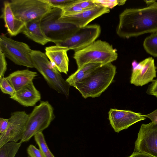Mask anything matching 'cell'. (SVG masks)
I'll list each match as a JSON object with an SVG mask.
<instances>
[{
	"instance_id": "cell-1",
	"label": "cell",
	"mask_w": 157,
	"mask_h": 157,
	"mask_svg": "<svg viewBox=\"0 0 157 157\" xmlns=\"http://www.w3.org/2000/svg\"><path fill=\"white\" fill-rule=\"evenodd\" d=\"M116 32L125 39L157 32V2L142 8L124 10L119 15Z\"/></svg>"
},
{
	"instance_id": "cell-2",
	"label": "cell",
	"mask_w": 157,
	"mask_h": 157,
	"mask_svg": "<svg viewBox=\"0 0 157 157\" xmlns=\"http://www.w3.org/2000/svg\"><path fill=\"white\" fill-rule=\"evenodd\" d=\"M116 67L111 63L103 65L94 70L87 77L75 83V87L85 98L99 96L112 82Z\"/></svg>"
},
{
	"instance_id": "cell-3",
	"label": "cell",
	"mask_w": 157,
	"mask_h": 157,
	"mask_svg": "<svg viewBox=\"0 0 157 157\" xmlns=\"http://www.w3.org/2000/svg\"><path fill=\"white\" fill-rule=\"evenodd\" d=\"M117 57L116 50L112 45L101 40H96L84 49L75 52L73 56L77 69L89 63H98L105 65L111 63Z\"/></svg>"
},
{
	"instance_id": "cell-4",
	"label": "cell",
	"mask_w": 157,
	"mask_h": 157,
	"mask_svg": "<svg viewBox=\"0 0 157 157\" xmlns=\"http://www.w3.org/2000/svg\"><path fill=\"white\" fill-rule=\"evenodd\" d=\"M62 10L52 8L42 18V29L50 42L56 43L63 41L75 34L80 28L60 18Z\"/></svg>"
},
{
	"instance_id": "cell-5",
	"label": "cell",
	"mask_w": 157,
	"mask_h": 157,
	"mask_svg": "<svg viewBox=\"0 0 157 157\" xmlns=\"http://www.w3.org/2000/svg\"><path fill=\"white\" fill-rule=\"evenodd\" d=\"M31 56L34 68L42 75L49 87L68 98L70 85L48 60L45 54L33 50Z\"/></svg>"
},
{
	"instance_id": "cell-6",
	"label": "cell",
	"mask_w": 157,
	"mask_h": 157,
	"mask_svg": "<svg viewBox=\"0 0 157 157\" xmlns=\"http://www.w3.org/2000/svg\"><path fill=\"white\" fill-rule=\"evenodd\" d=\"M55 117L54 109L48 101H42L29 114L22 143L29 141L36 133L47 128Z\"/></svg>"
},
{
	"instance_id": "cell-7",
	"label": "cell",
	"mask_w": 157,
	"mask_h": 157,
	"mask_svg": "<svg viewBox=\"0 0 157 157\" xmlns=\"http://www.w3.org/2000/svg\"><path fill=\"white\" fill-rule=\"evenodd\" d=\"M32 50L25 43L14 40L3 34L0 36V51L16 65L34 68L31 56Z\"/></svg>"
},
{
	"instance_id": "cell-8",
	"label": "cell",
	"mask_w": 157,
	"mask_h": 157,
	"mask_svg": "<svg viewBox=\"0 0 157 157\" xmlns=\"http://www.w3.org/2000/svg\"><path fill=\"white\" fill-rule=\"evenodd\" d=\"M10 3L16 17L25 23L43 17L52 8L43 0H11Z\"/></svg>"
},
{
	"instance_id": "cell-9",
	"label": "cell",
	"mask_w": 157,
	"mask_h": 157,
	"mask_svg": "<svg viewBox=\"0 0 157 157\" xmlns=\"http://www.w3.org/2000/svg\"><path fill=\"white\" fill-rule=\"evenodd\" d=\"M101 32L99 25H88L80 28L73 35L65 40L55 44L67 47L69 50H73L75 52L86 47L96 41Z\"/></svg>"
},
{
	"instance_id": "cell-10",
	"label": "cell",
	"mask_w": 157,
	"mask_h": 157,
	"mask_svg": "<svg viewBox=\"0 0 157 157\" xmlns=\"http://www.w3.org/2000/svg\"><path fill=\"white\" fill-rule=\"evenodd\" d=\"M133 152H140L157 157V124H142L135 143Z\"/></svg>"
},
{
	"instance_id": "cell-11",
	"label": "cell",
	"mask_w": 157,
	"mask_h": 157,
	"mask_svg": "<svg viewBox=\"0 0 157 157\" xmlns=\"http://www.w3.org/2000/svg\"><path fill=\"white\" fill-rule=\"evenodd\" d=\"M29 115L25 111H17L11 113L8 119L9 124L7 129L0 134V147L8 142H17L22 139Z\"/></svg>"
},
{
	"instance_id": "cell-12",
	"label": "cell",
	"mask_w": 157,
	"mask_h": 157,
	"mask_svg": "<svg viewBox=\"0 0 157 157\" xmlns=\"http://www.w3.org/2000/svg\"><path fill=\"white\" fill-rule=\"evenodd\" d=\"M132 71L130 78L131 84L142 86L152 82L156 77V67L154 59L149 57L139 63L135 60L132 63Z\"/></svg>"
},
{
	"instance_id": "cell-13",
	"label": "cell",
	"mask_w": 157,
	"mask_h": 157,
	"mask_svg": "<svg viewBox=\"0 0 157 157\" xmlns=\"http://www.w3.org/2000/svg\"><path fill=\"white\" fill-rule=\"evenodd\" d=\"M108 115L110 124L117 132L127 129L134 124L146 119L141 113L130 110L111 109Z\"/></svg>"
},
{
	"instance_id": "cell-14",
	"label": "cell",
	"mask_w": 157,
	"mask_h": 157,
	"mask_svg": "<svg viewBox=\"0 0 157 157\" xmlns=\"http://www.w3.org/2000/svg\"><path fill=\"white\" fill-rule=\"evenodd\" d=\"M109 9L101 6L84 10L74 14L62 16V20L73 24L79 28L84 27L91 21L102 15L109 13Z\"/></svg>"
},
{
	"instance_id": "cell-15",
	"label": "cell",
	"mask_w": 157,
	"mask_h": 157,
	"mask_svg": "<svg viewBox=\"0 0 157 157\" xmlns=\"http://www.w3.org/2000/svg\"><path fill=\"white\" fill-rule=\"evenodd\" d=\"M45 54L53 66L60 73L67 74L69 59L67 54L68 49L56 45L46 47Z\"/></svg>"
},
{
	"instance_id": "cell-16",
	"label": "cell",
	"mask_w": 157,
	"mask_h": 157,
	"mask_svg": "<svg viewBox=\"0 0 157 157\" xmlns=\"http://www.w3.org/2000/svg\"><path fill=\"white\" fill-rule=\"evenodd\" d=\"M10 98L25 107L33 106L41 98L40 92L36 88L33 82L16 91Z\"/></svg>"
},
{
	"instance_id": "cell-17",
	"label": "cell",
	"mask_w": 157,
	"mask_h": 157,
	"mask_svg": "<svg viewBox=\"0 0 157 157\" xmlns=\"http://www.w3.org/2000/svg\"><path fill=\"white\" fill-rule=\"evenodd\" d=\"M3 5L0 18L3 19L5 26L9 34L11 36H16L21 33L25 23L16 17L11 8L10 2L5 1Z\"/></svg>"
},
{
	"instance_id": "cell-18",
	"label": "cell",
	"mask_w": 157,
	"mask_h": 157,
	"mask_svg": "<svg viewBox=\"0 0 157 157\" xmlns=\"http://www.w3.org/2000/svg\"><path fill=\"white\" fill-rule=\"evenodd\" d=\"M43 17L33 19L25 23L21 33L34 42L44 45L50 41L44 35L41 29V20Z\"/></svg>"
},
{
	"instance_id": "cell-19",
	"label": "cell",
	"mask_w": 157,
	"mask_h": 157,
	"mask_svg": "<svg viewBox=\"0 0 157 157\" xmlns=\"http://www.w3.org/2000/svg\"><path fill=\"white\" fill-rule=\"evenodd\" d=\"M38 75L36 72L26 69L15 71L6 78L17 91L33 82Z\"/></svg>"
},
{
	"instance_id": "cell-20",
	"label": "cell",
	"mask_w": 157,
	"mask_h": 157,
	"mask_svg": "<svg viewBox=\"0 0 157 157\" xmlns=\"http://www.w3.org/2000/svg\"><path fill=\"white\" fill-rule=\"evenodd\" d=\"M102 65H103L98 63L87 64L81 68L77 69L66 81L70 86H73L75 83L88 76L94 70Z\"/></svg>"
},
{
	"instance_id": "cell-21",
	"label": "cell",
	"mask_w": 157,
	"mask_h": 157,
	"mask_svg": "<svg viewBox=\"0 0 157 157\" xmlns=\"http://www.w3.org/2000/svg\"><path fill=\"white\" fill-rule=\"evenodd\" d=\"M22 144L21 142L6 143L0 147V157H15Z\"/></svg>"
},
{
	"instance_id": "cell-22",
	"label": "cell",
	"mask_w": 157,
	"mask_h": 157,
	"mask_svg": "<svg viewBox=\"0 0 157 157\" xmlns=\"http://www.w3.org/2000/svg\"><path fill=\"white\" fill-rule=\"evenodd\" d=\"M143 46L147 53L157 57V32L151 33L145 38Z\"/></svg>"
},
{
	"instance_id": "cell-23",
	"label": "cell",
	"mask_w": 157,
	"mask_h": 157,
	"mask_svg": "<svg viewBox=\"0 0 157 157\" xmlns=\"http://www.w3.org/2000/svg\"><path fill=\"white\" fill-rule=\"evenodd\" d=\"M34 138L40 150L44 157H55L48 148L42 132H39L35 134L34 136Z\"/></svg>"
},
{
	"instance_id": "cell-24",
	"label": "cell",
	"mask_w": 157,
	"mask_h": 157,
	"mask_svg": "<svg viewBox=\"0 0 157 157\" xmlns=\"http://www.w3.org/2000/svg\"><path fill=\"white\" fill-rule=\"evenodd\" d=\"M0 88L2 92L4 94H7L13 97L16 91L6 77L0 78Z\"/></svg>"
},
{
	"instance_id": "cell-25",
	"label": "cell",
	"mask_w": 157,
	"mask_h": 157,
	"mask_svg": "<svg viewBox=\"0 0 157 157\" xmlns=\"http://www.w3.org/2000/svg\"><path fill=\"white\" fill-rule=\"evenodd\" d=\"M52 8L62 10L75 2V0H43Z\"/></svg>"
},
{
	"instance_id": "cell-26",
	"label": "cell",
	"mask_w": 157,
	"mask_h": 157,
	"mask_svg": "<svg viewBox=\"0 0 157 157\" xmlns=\"http://www.w3.org/2000/svg\"><path fill=\"white\" fill-rule=\"evenodd\" d=\"M77 1L62 10V16L71 15L85 10L75 4V2Z\"/></svg>"
},
{
	"instance_id": "cell-27",
	"label": "cell",
	"mask_w": 157,
	"mask_h": 157,
	"mask_svg": "<svg viewBox=\"0 0 157 157\" xmlns=\"http://www.w3.org/2000/svg\"><path fill=\"white\" fill-rule=\"evenodd\" d=\"M75 3L84 10L92 9L99 6L93 0H77Z\"/></svg>"
},
{
	"instance_id": "cell-28",
	"label": "cell",
	"mask_w": 157,
	"mask_h": 157,
	"mask_svg": "<svg viewBox=\"0 0 157 157\" xmlns=\"http://www.w3.org/2000/svg\"><path fill=\"white\" fill-rule=\"evenodd\" d=\"M98 5L104 7L112 9L118 5L117 0H93Z\"/></svg>"
},
{
	"instance_id": "cell-29",
	"label": "cell",
	"mask_w": 157,
	"mask_h": 157,
	"mask_svg": "<svg viewBox=\"0 0 157 157\" xmlns=\"http://www.w3.org/2000/svg\"><path fill=\"white\" fill-rule=\"evenodd\" d=\"M27 153L30 157H44L40 149L33 144L30 145L27 149Z\"/></svg>"
},
{
	"instance_id": "cell-30",
	"label": "cell",
	"mask_w": 157,
	"mask_h": 157,
	"mask_svg": "<svg viewBox=\"0 0 157 157\" xmlns=\"http://www.w3.org/2000/svg\"><path fill=\"white\" fill-rule=\"evenodd\" d=\"M4 54L0 51V78L4 77L7 70V63Z\"/></svg>"
},
{
	"instance_id": "cell-31",
	"label": "cell",
	"mask_w": 157,
	"mask_h": 157,
	"mask_svg": "<svg viewBox=\"0 0 157 157\" xmlns=\"http://www.w3.org/2000/svg\"><path fill=\"white\" fill-rule=\"evenodd\" d=\"M152 82V83L149 86L146 92L149 95L157 98V78L153 80Z\"/></svg>"
},
{
	"instance_id": "cell-32",
	"label": "cell",
	"mask_w": 157,
	"mask_h": 157,
	"mask_svg": "<svg viewBox=\"0 0 157 157\" xmlns=\"http://www.w3.org/2000/svg\"><path fill=\"white\" fill-rule=\"evenodd\" d=\"M9 119L2 118H0V134L5 132L7 129L9 125Z\"/></svg>"
},
{
	"instance_id": "cell-33",
	"label": "cell",
	"mask_w": 157,
	"mask_h": 157,
	"mask_svg": "<svg viewBox=\"0 0 157 157\" xmlns=\"http://www.w3.org/2000/svg\"><path fill=\"white\" fill-rule=\"evenodd\" d=\"M143 116L148 118L151 120V122L157 124V109L149 114L143 115Z\"/></svg>"
},
{
	"instance_id": "cell-34",
	"label": "cell",
	"mask_w": 157,
	"mask_h": 157,
	"mask_svg": "<svg viewBox=\"0 0 157 157\" xmlns=\"http://www.w3.org/2000/svg\"><path fill=\"white\" fill-rule=\"evenodd\" d=\"M128 157H154L147 154L140 152H133Z\"/></svg>"
},
{
	"instance_id": "cell-35",
	"label": "cell",
	"mask_w": 157,
	"mask_h": 157,
	"mask_svg": "<svg viewBox=\"0 0 157 157\" xmlns=\"http://www.w3.org/2000/svg\"><path fill=\"white\" fill-rule=\"evenodd\" d=\"M144 1L145 2V3L147 5H148L150 6L155 2H156L155 0H144Z\"/></svg>"
},
{
	"instance_id": "cell-36",
	"label": "cell",
	"mask_w": 157,
	"mask_h": 157,
	"mask_svg": "<svg viewBox=\"0 0 157 157\" xmlns=\"http://www.w3.org/2000/svg\"><path fill=\"white\" fill-rule=\"evenodd\" d=\"M127 0H117V2H118V6H121V5H124Z\"/></svg>"
},
{
	"instance_id": "cell-37",
	"label": "cell",
	"mask_w": 157,
	"mask_h": 157,
	"mask_svg": "<svg viewBox=\"0 0 157 157\" xmlns=\"http://www.w3.org/2000/svg\"><path fill=\"white\" fill-rule=\"evenodd\" d=\"M28 157H29V156Z\"/></svg>"
}]
</instances>
